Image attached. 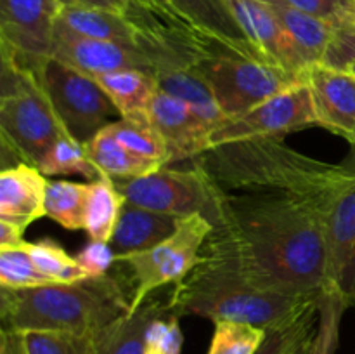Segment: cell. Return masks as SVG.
Here are the masks:
<instances>
[{"mask_svg": "<svg viewBox=\"0 0 355 354\" xmlns=\"http://www.w3.org/2000/svg\"><path fill=\"white\" fill-rule=\"evenodd\" d=\"M324 207L277 193H224L201 255L269 290L321 295L328 283Z\"/></svg>", "mask_w": 355, "mask_h": 354, "instance_id": "6da1fadb", "label": "cell"}, {"mask_svg": "<svg viewBox=\"0 0 355 354\" xmlns=\"http://www.w3.org/2000/svg\"><path fill=\"white\" fill-rule=\"evenodd\" d=\"M324 239L329 288L355 309V172L326 205Z\"/></svg>", "mask_w": 355, "mask_h": 354, "instance_id": "7c38bea8", "label": "cell"}, {"mask_svg": "<svg viewBox=\"0 0 355 354\" xmlns=\"http://www.w3.org/2000/svg\"><path fill=\"white\" fill-rule=\"evenodd\" d=\"M214 231V224L205 215L196 214L184 217L170 238L144 252L128 253L116 260L132 269V307H141L149 295L159 287L182 281L198 264L207 238Z\"/></svg>", "mask_w": 355, "mask_h": 354, "instance_id": "ba28073f", "label": "cell"}, {"mask_svg": "<svg viewBox=\"0 0 355 354\" xmlns=\"http://www.w3.org/2000/svg\"><path fill=\"white\" fill-rule=\"evenodd\" d=\"M182 219L162 212H153L134 203H125L110 245L114 255L144 252L165 242L179 228Z\"/></svg>", "mask_w": 355, "mask_h": 354, "instance_id": "ac0fdd59", "label": "cell"}, {"mask_svg": "<svg viewBox=\"0 0 355 354\" xmlns=\"http://www.w3.org/2000/svg\"><path fill=\"white\" fill-rule=\"evenodd\" d=\"M58 0H0V47L23 62L52 54Z\"/></svg>", "mask_w": 355, "mask_h": 354, "instance_id": "8fae6325", "label": "cell"}, {"mask_svg": "<svg viewBox=\"0 0 355 354\" xmlns=\"http://www.w3.org/2000/svg\"><path fill=\"white\" fill-rule=\"evenodd\" d=\"M193 69L208 83L227 118L239 117L304 80L260 59L208 44Z\"/></svg>", "mask_w": 355, "mask_h": 354, "instance_id": "8992f818", "label": "cell"}, {"mask_svg": "<svg viewBox=\"0 0 355 354\" xmlns=\"http://www.w3.org/2000/svg\"><path fill=\"white\" fill-rule=\"evenodd\" d=\"M266 2L269 3L283 30L297 47L305 66L312 68L314 65H319L324 58L335 28L326 21L297 9L288 0H266Z\"/></svg>", "mask_w": 355, "mask_h": 354, "instance_id": "d6986e66", "label": "cell"}, {"mask_svg": "<svg viewBox=\"0 0 355 354\" xmlns=\"http://www.w3.org/2000/svg\"><path fill=\"white\" fill-rule=\"evenodd\" d=\"M347 71H350V73H352V75L355 76V65H354V66H350V68L347 69Z\"/></svg>", "mask_w": 355, "mask_h": 354, "instance_id": "7bdbcfd3", "label": "cell"}, {"mask_svg": "<svg viewBox=\"0 0 355 354\" xmlns=\"http://www.w3.org/2000/svg\"><path fill=\"white\" fill-rule=\"evenodd\" d=\"M314 335V333H312ZM312 335L307 337V339L302 340L300 344H298L297 347H295V351L291 354H309V349H311V340H312Z\"/></svg>", "mask_w": 355, "mask_h": 354, "instance_id": "b9f144b4", "label": "cell"}, {"mask_svg": "<svg viewBox=\"0 0 355 354\" xmlns=\"http://www.w3.org/2000/svg\"><path fill=\"white\" fill-rule=\"evenodd\" d=\"M170 312L168 304L146 301L135 311L127 312L96 333L94 354H144L146 330L158 316Z\"/></svg>", "mask_w": 355, "mask_h": 354, "instance_id": "ffe728a7", "label": "cell"}, {"mask_svg": "<svg viewBox=\"0 0 355 354\" xmlns=\"http://www.w3.org/2000/svg\"><path fill=\"white\" fill-rule=\"evenodd\" d=\"M158 89L182 101L189 110L201 120V124L211 132L227 120L218 108L208 83L191 68L163 69L156 73Z\"/></svg>", "mask_w": 355, "mask_h": 354, "instance_id": "7402d4cb", "label": "cell"}, {"mask_svg": "<svg viewBox=\"0 0 355 354\" xmlns=\"http://www.w3.org/2000/svg\"><path fill=\"white\" fill-rule=\"evenodd\" d=\"M127 298L110 273L73 283L0 290L2 330L66 332L92 335L130 312Z\"/></svg>", "mask_w": 355, "mask_h": 354, "instance_id": "277c9868", "label": "cell"}, {"mask_svg": "<svg viewBox=\"0 0 355 354\" xmlns=\"http://www.w3.org/2000/svg\"><path fill=\"white\" fill-rule=\"evenodd\" d=\"M26 354H94L96 333L76 335L66 332H19Z\"/></svg>", "mask_w": 355, "mask_h": 354, "instance_id": "1f68e13d", "label": "cell"}, {"mask_svg": "<svg viewBox=\"0 0 355 354\" xmlns=\"http://www.w3.org/2000/svg\"><path fill=\"white\" fill-rule=\"evenodd\" d=\"M318 127L314 104L307 83L302 82L239 117L227 118L208 135V149L231 142L281 137L290 132ZM207 149V151H208Z\"/></svg>", "mask_w": 355, "mask_h": 354, "instance_id": "30bf717a", "label": "cell"}, {"mask_svg": "<svg viewBox=\"0 0 355 354\" xmlns=\"http://www.w3.org/2000/svg\"><path fill=\"white\" fill-rule=\"evenodd\" d=\"M321 295L284 294L262 288L236 271L201 255V262L175 283L166 304L170 312L179 318L200 316L214 323H245L267 332L318 311Z\"/></svg>", "mask_w": 355, "mask_h": 354, "instance_id": "3957f363", "label": "cell"}, {"mask_svg": "<svg viewBox=\"0 0 355 354\" xmlns=\"http://www.w3.org/2000/svg\"><path fill=\"white\" fill-rule=\"evenodd\" d=\"M76 260H78L80 266L94 278L107 274L110 267L113 266V262L116 260V255H114L110 243L90 239V242L76 253Z\"/></svg>", "mask_w": 355, "mask_h": 354, "instance_id": "8d00e7d4", "label": "cell"}, {"mask_svg": "<svg viewBox=\"0 0 355 354\" xmlns=\"http://www.w3.org/2000/svg\"><path fill=\"white\" fill-rule=\"evenodd\" d=\"M123 2H127V3H132V0H123Z\"/></svg>", "mask_w": 355, "mask_h": 354, "instance_id": "ee69618b", "label": "cell"}, {"mask_svg": "<svg viewBox=\"0 0 355 354\" xmlns=\"http://www.w3.org/2000/svg\"><path fill=\"white\" fill-rule=\"evenodd\" d=\"M38 169L44 176H85L89 179H99L101 174L89 160L85 146L66 134L52 144L47 155L38 163Z\"/></svg>", "mask_w": 355, "mask_h": 354, "instance_id": "4316f807", "label": "cell"}, {"mask_svg": "<svg viewBox=\"0 0 355 354\" xmlns=\"http://www.w3.org/2000/svg\"><path fill=\"white\" fill-rule=\"evenodd\" d=\"M118 142L127 149L134 151L135 155L144 158L158 160L165 165L170 163V153L165 141L151 124L149 117L142 118H120L107 125Z\"/></svg>", "mask_w": 355, "mask_h": 354, "instance_id": "484cf974", "label": "cell"}, {"mask_svg": "<svg viewBox=\"0 0 355 354\" xmlns=\"http://www.w3.org/2000/svg\"><path fill=\"white\" fill-rule=\"evenodd\" d=\"M291 6L338 28L355 19V0H288Z\"/></svg>", "mask_w": 355, "mask_h": 354, "instance_id": "d590c367", "label": "cell"}, {"mask_svg": "<svg viewBox=\"0 0 355 354\" xmlns=\"http://www.w3.org/2000/svg\"><path fill=\"white\" fill-rule=\"evenodd\" d=\"M24 229L17 228V226L9 224V222L0 221V248H7V246H23L28 242L23 238Z\"/></svg>", "mask_w": 355, "mask_h": 354, "instance_id": "60d3db41", "label": "cell"}, {"mask_svg": "<svg viewBox=\"0 0 355 354\" xmlns=\"http://www.w3.org/2000/svg\"><path fill=\"white\" fill-rule=\"evenodd\" d=\"M0 354H26L23 335L12 330H0Z\"/></svg>", "mask_w": 355, "mask_h": 354, "instance_id": "ab89813d", "label": "cell"}, {"mask_svg": "<svg viewBox=\"0 0 355 354\" xmlns=\"http://www.w3.org/2000/svg\"><path fill=\"white\" fill-rule=\"evenodd\" d=\"M125 203L127 198L118 191L111 177L101 176L99 179L92 180L85 219V231L89 238L110 243Z\"/></svg>", "mask_w": 355, "mask_h": 354, "instance_id": "cb8c5ba5", "label": "cell"}, {"mask_svg": "<svg viewBox=\"0 0 355 354\" xmlns=\"http://www.w3.org/2000/svg\"><path fill=\"white\" fill-rule=\"evenodd\" d=\"M319 127L355 146V76L350 71L314 65L304 75Z\"/></svg>", "mask_w": 355, "mask_h": 354, "instance_id": "5bb4252c", "label": "cell"}, {"mask_svg": "<svg viewBox=\"0 0 355 354\" xmlns=\"http://www.w3.org/2000/svg\"><path fill=\"white\" fill-rule=\"evenodd\" d=\"M114 184L128 203L148 210L180 219L201 214L211 224L217 219L218 189L194 163L187 170L165 165L148 176L114 180Z\"/></svg>", "mask_w": 355, "mask_h": 354, "instance_id": "9c48e42d", "label": "cell"}, {"mask_svg": "<svg viewBox=\"0 0 355 354\" xmlns=\"http://www.w3.org/2000/svg\"><path fill=\"white\" fill-rule=\"evenodd\" d=\"M177 19L203 40L263 61L232 14L227 0H166ZM266 62V61H263Z\"/></svg>", "mask_w": 355, "mask_h": 354, "instance_id": "9a60e30c", "label": "cell"}, {"mask_svg": "<svg viewBox=\"0 0 355 354\" xmlns=\"http://www.w3.org/2000/svg\"><path fill=\"white\" fill-rule=\"evenodd\" d=\"M24 65L38 76L68 134L82 144L113 124L114 115H120L97 80L68 62L44 56Z\"/></svg>", "mask_w": 355, "mask_h": 354, "instance_id": "52a82bcc", "label": "cell"}, {"mask_svg": "<svg viewBox=\"0 0 355 354\" xmlns=\"http://www.w3.org/2000/svg\"><path fill=\"white\" fill-rule=\"evenodd\" d=\"M0 134L21 162L38 167L68 134L33 69L0 47Z\"/></svg>", "mask_w": 355, "mask_h": 354, "instance_id": "5b68a950", "label": "cell"}, {"mask_svg": "<svg viewBox=\"0 0 355 354\" xmlns=\"http://www.w3.org/2000/svg\"><path fill=\"white\" fill-rule=\"evenodd\" d=\"M318 321V311L304 316L291 325L270 328L255 354H291L304 339L314 333V323Z\"/></svg>", "mask_w": 355, "mask_h": 354, "instance_id": "d6a6232c", "label": "cell"}, {"mask_svg": "<svg viewBox=\"0 0 355 354\" xmlns=\"http://www.w3.org/2000/svg\"><path fill=\"white\" fill-rule=\"evenodd\" d=\"M89 196L90 184L62 179L49 180L45 194L47 217L71 231L85 229Z\"/></svg>", "mask_w": 355, "mask_h": 354, "instance_id": "d4e9b609", "label": "cell"}, {"mask_svg": "<svg viewBox=\"0 0 355 354\" xmlns=\"http://www.w3.org/2000/svg\"><path fill=\"white\" fill-rule=\"evenodd\" d=\"M266 330L236 321H217L208 354H255Z\"/></svg>", "mask_w": 355, "mask_h": 354, "instance_id": "4dcf8cb0", "label": "cell"}, {"mask_svg": "<svg viewBox=\"0 0 355 354\" xmlns=\"http://www.w3.org/2000/svg\"><path fill=\"white\" fill-rule=\"evenodd\" d=\"M61 7H96V9H113L130 12L134 10V3H127L123 0H58Z\"/></svg>", "mask_w": 355, "mask_h": 354, "instance_id": "f35d334b", "label": "cell"}, {"mask_svg": "<svg viewBox=\"0 0 355 354\" xmlns=\"http://www.w3.org/2000/svg\"><path fill=\"white\" fill-rule=\"evenodd\" d=\"M47 176L30 163L7 167L0 174V221L24 229L35 221L47 217L45 194Z\"/></svg>", "mask_w": 355, "mask_h": 354, "instance_id": "e0dca14e", "label": "cell"}, {"mask_svg": "<svg viewBox=\"0 0 355 354\" xmlns=\"http://www.w3.org/2000/svg\"><path fill=\"white\" fill-rule=\"evenodd\" d=\"M224 193H277L326 208L329 198L355 170L326 163L284 144L281 137L231 142L194 158Z\"/></svg>", "mask_w": 355, "mask_h": 354, "instance_id": "7a4b0ae2", "label": "cell"}, {"mask_svg": "<svg viewBox=\"0 0 355 354\" xmlns=\"http://www.w3.org/2000/svg\"><path fill=\"white\" fill-rule=\"evenodd\" d=\"M232 14L238 19L260 58L291 75L304 80L307 66L302 61L297 47L277 21L276 14L266 0H227Z\"/></svg>", "mask_w": 355, "mask_h": 354, "instance_id": "4fadbf2b", "label": "cell"}, {"mask_svg": "<svg viewBox=\"0 0 355 354\" xmlns=\"http://www.w3.org/2000/svg\"><path fill=\"white\" fill-rule=\"evenodd\" d=\"M30 253L35 266L54 283H73L92 278L61 245L52 239H40L30 243Z\"/></svg>", "mask_w": 355, "mask_h": 354, "instance_id": "f1b7e54d", "label": "cell"}, {"mask_svg": "<svg viewBox=\"0 0 355 354\" xmlns=\"http://www.w3.org/2000/svg\"><path fill=\"white\" fill-rule=\"evenodd\" d=\"M85 146V151L92 165L96 167L101 176L111 177L113 180L135 179V177L148 176L156 172L165 163L158 160L144 158L135 155L134 151L125 148L121 142L116 141L110 127H104L97 132Z\"/></svg>", "mask_w": 355, "mask_h": 354, "instance_id": "44dd1931", "label": "cell"}, {"mask_svg": "<svg viewBox=\"0 0 355 354\" xmlns=\"http://www.w3.org/2000/svg\"><path fill=\"white\" fill-rule=\"evenodd\" d=\"M349 309L342 295L333 288L322 292L318 304V326L311 340L309 354H336L340 342V323Z\"/></svg>", "mask_w": 355, "mask_h": 354, "instance_id": "83f0119b", "label": "cell"}, {"mask_svg": "<svg viewBox=\"0 0 355 354\" xmlns=\"http://www.w3.org/2000/svg\"><path fill=\"white\" fill-rule=\"evenodd\" d=\"M182 346L184 335L179 316L165 312L149 323L146 330L144 354H180Z\"/></svg>", "mask_w": 355, "mask_h": 354, "instance_id": "836d02e7", "label": "cell"}, {"mask_svg": "<svg viewBox=\"0 0 355 354\" xmlns=\"http://www.w3.org/2000/svg\"><path fill=\"white\" fill-rule=\"evenodd\" d=\"M54 283L35 266L30 243L23 246L0 248V287L9 290L44 287Z\"/></svg>", "mask_w": 355, "mask_h": 354, "instance_id": "f546056e", "label": "cell"}, {"mask_svg": "<svg viewBox=\"0 0 355 354\" xmlns=\"http://www.w3.org/2000/svg\"><path fill=\"white\" fill-rule=\"evenodd\" d=\"M321 65L343 71L355 65V19L335 28Z\"/></svg>", "mask_w": 355, "mask_h": 354, "instance_id": "e575fe53", "label": "cell"}, {"mask_svg": "<svg viewBox=\"0 0 355 354\" xmlns=\"http://www.w3.org/2000/svg\"><path fill=\"white\" fill-rule=\"evenodd\" d=\"M132 3H134L135 7H139V9L156 16L159 21H163L166 26L175 28V30H189V28L184 26V24L177 19V16L173 14V10L170 9L166 0H132Z\"/></svg>", "mask_w": 355, "mask_h": 354, "instance_id": "74e56055", "label": "cell"}, {"mask_svg": "<svg viewBox=\"0 0 355 354\" xmlns=\"http://www.w3.org/2000/svg\"><path fill=\"white\" fill-rule=\"evenodd\" d=\"M149 120L168 148L170 163L194 160L208 149L210 130L189 106L163 90L156 92L149 106Z\"/></svg>", "mask_w": 355, "mask_h": 354, "instance_id": "2e32d148", "label": "cell"}, {"mask_svg": "<svg viewBox=\"0 0 355 354\" xmlns=\"http://www.w3.org/2000/svg\"><path fill=\"white\" fill-rule=\"evenodd\" d=\"M94 78L113 101L120 111V118L149 117V106L159 90L155 75L139 69H125L104 73Z\"/></svg>", "mask_w": 355, "mask_h": 354, "instance_id": "603a6c76", "label": "cell"}]
</instances>
